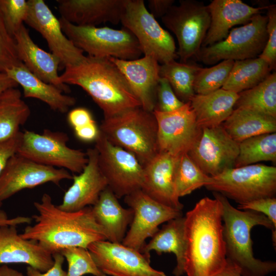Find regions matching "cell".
Segmentation results:
<instances>
[{
  "mask_svg": "<svg viewBox=\"0 0 276 276\" xmlns=\"http://www.w3.org/2000/svg\"><path fill=\"white\" fill-rule=\"evenodd\" d=\"M59 20L65 36L89 56L130 60L138 59L142 54L136 38L124 27L114 29L108 27L79 26L61 17Z\"/></svg>",
  "mask_w": 276,
  "mask_h": 276,
  "instance_id": "8992f818",
  "label": "cell"
},
{
  "mask_svg": "<svg viewBox=\"0 0 276 276\" xmlns=\"http://www.w3.org/2000/svg\"><path fill=\"white\" fill-rule=\"evenodd\" d=\"M67 121L74 129H75L94 122L95 120L88 109L83 107H77L68 112Z\"/></svg>",
  "mask_w": 276,
  "mask_h": 276,
  "instance_id": "bcb514c9",
  "label": "cell"
},
{
  "mask_svg": "<svg viewBox=\"0 0 276 276\" xmlns=\"http://www.w3.org/2000/svg\"><path fill=\"white\" fill-rule=\"evenodd\" d=\"M199 67L195 64L173 60L160 65L159 75L168 81L176 96L185 103L195 95L194 84Z\"/></svg>",
  "mask_w": 276,
  "mask_h": 276,
  "instance_id": "e575fe53",
  "label": "cell"
},
{
  "mask_svg": "<svg viewBox=\"0 0 276 276\" xmlns=\"http://www.w3.org/2000/svg\"><path fill=\"white\" fill-rule=\"evenodd\" d=\"M238 209L259 212L266 216L276 228V198L266 197L239 204Z\"/></svg>",
  "mask_w": 276,
  "mask_h": 276,
  "instance_id": "7bdbcfd3",
  "label": "cell"
},
{
  "mask_svg": "<svg viewBox=\"0 0 276 276\" xmlns=\"http://www.w3.org/2000/svg\"><path fill=\"white\" fill-rule=\"evenodd\" d=\"M262 161L276 162V133L254 136L239 145V154L234 167H241Z\"/></svg>",
  "mask_w": 276,
  "mask_h": 276,
  "instance_id": "836d02e7",
  "label": "cell"
},
{
  "mask_svg": "<svg viewBox=\"0 0 276 276\" xmlns=\"http://www.w3.org/2000/svg\"><path fill=\"white\" fill-rule=\"evenodd\" d=\"M0 276H25L22 273L6 264L0 266Z\"/></svg>",
  "mask_w": 276,
  "mask_h": 276,
  "instance_id": "f5cc1de1",
  "label": "cell"
},
{
  "mask_svg": "<svg viewBox=\"0 0 276 276\" xmlns=\"http://www.w3.org/2000/svg\"><path fill=\"white\" fill-rule=\"evenodd\" d=\"M121 22L134 35L144 55L161 64L177 58L173 37L148 11L143 0H126Z\"/></svg>",
  "mask_w": 276,
  "mask_h": 276,
  "instance_id": "8fae6325",
  "label": "cell"
},
{
  "mask_svg": "<svg viewBox=\"0 0 276 276\" xmlns=\"http://www.w3.org/2000/svg\"><path fill=\"white\" fill-rule=\"evenodd\" d=\"M239 145L221 125L202 128L199 139L188 154L205 174L215 176L234 168Z\"/></svg>",
  "mask_w": 276,
  "mask_h": 276,
  "instance_id": "e0dca14e",
  "label": "cell"
},
{
  "mask_svg": "<svg viewBox=\"0 0 276 276\" xmlns=\"http://www.w3.org/2000/svg\"><path fill=\"white\" fill-rule=\"evenodd\" d=\"M267 40L262 52L259 56L266 61L271 70L276 67V5H266Z\"/></svg>",
  "mask_w": 276,
  "mask_h": 276,
  "instance_id": "60d3db41",
  "label": "cell"
},
{
  "mask_svg": "<svg viewBox=\"0 0 276 276\" xmlns=\"http://www.w3.org/2000/svg\"><path fill=\"white\" fill-rule=\"evenodd\" d=\"M99 129L111 143L133 154L143 166L158 153L155 118L141 107L104 118Z\"/></svg>",
  "mask_w": 276,
  "mask_h": 276,
  "instance_id": "5b68a950",
  "label": "cell"
},
{
  "mask_svg": "<svg viewBox=\"0 0 276 276\" xmlns=\"http://www.w3.org/2000/svg\"><path fill=\"white\" fill-rule=\"evenodd\" d=\"M61 17L79 26L121 22L126 0H57Z\"/></svg>",
  "mask_w": 276,
  "mask_h": 276,
  "instance_id": "7402d4cb",
  "label": "cell"
},
{
  "mask_svg": "<svg viewBox=\"0 0 276 276\" xmlns=\"http://www.w3.org/2000/svg\"><path fill=\"white\" fill-rule=\"evenodd\" d=\"M22 133L20 131L10 140L0 142V176L8 160L16 153L21 142ZM2 203L0 201V210Z\"/></svg>",
  "mask_w": 276,
  "mask_h": 276,
  "instance_id": "ee69618b",
  "label": "cell"
},
{
  "mask_svg": "<svg viewBox=\"0 0 276 276\" xmlns=\"http://www.w3.org/2000/svg\"><path fill=\"white\" fill-rule=\"evenodd\" d=\"M212 276H242L240 268L227 259L225 267Z\"/></svg>",
  "mask_w": 276,
  "mask_h": 276,
  "instance_id": "f907efd6",
  "label": "cell"
},
{
  "mask_svg": "<svg viewBox=\"0 0 276 276\" xmlns=\"http://www.w3.org/2000/svg\"><path fill=\"white\" fill-rule=\"evenodd\" d=\"M205 187L239 204L275 197L276 167L258 164L228 169L211 176L210 181Z\"/></svg>",
  "mask_w": 276,
  "mask_h": 276,
  "instance_id": "52a82bcc",
  "label": "cell"
},
{
  "mask_svg": "<svg viewBox=\"0 0 276 276\" xmlns=\"http://www.w3.org/2000/svg\"><path fill=\"white\" fill-rule=\"evenodd\" d=\"M153 113L157 126L158 152L176 156L188 153L202 132L190 102L172 111L154 110Z\"/></svg>",
  "mask_w": 276,
  "mask_h": 276,
  "instance_id": "5bb4252c",
  "label": "cell"
},
{
  "mask_svg": "<svg viewBox=\"0 0 276 276\" xmlns=\"http://www.w3.org/2000/svg\"><path fill=\"white\" fill-rule=\"evenodd\" d=\"M185 272L212 276L227 262L223 234L222 205L217 198L201 199L185 216Z\"/></svg>",
  "mask_w": 276,
  "mask_h": 276,
  "instance_id": "7a4b0ae2",
  "label": "cell"
},
{
  "mask_svg": "<svg viewBox=\"0 0 276 276\" xmlns=\"http://www.w3.org/2000/svg\"><path fill=\"white\" fill-rule=\"evenodd\" d=\"M94 147L107 187L118 198L141 189L143 166L133 154L111 143L100 131Z\"/></svg>",
  "mask_w": 276,
  "mask_h": 276,
  "instance_id": "7c38bea8",
  "label": "cell"
},
{
  "mask_svg": "<svg viewBox=\"0 0 276 276\" xmlns=\"http://www.w3.org/2000/svg\"><path fill=\"white\" fill-rule=\"evenodd\" d=\"M29 10L25 22L46 40L51 53L65 68L78 64L86 57L63 32L57 18L43 0H28Z\"/></svg>",
  "mask_w": 276,
  "mask_h": 276,
  "instance_id": "ac0fdd59",
  "label": "cell"
},
{
  "mask_svg": "<svg viewBox=\"0 0 276 276\" xmlns=\"http://www.w3.org/2000/svg\"><path fill=\"white\" fill-rule=\"evenodd\" d=\"M207 6L211 21L201 48L222 40L233 27L246 24L266 8V5L250 6L241 0H213Z\"/></svg>",
  "mask_w": 276,
  "mask_h": 276,
  "instance_id": "d4e9b609",
  "label": "cell"
},
{
  "mask_svg": "<svg viewBox=\"0 0 276 276\" xmlns=\"http://www.w3.org/2000/svg\"><path fill=\"white\" fill-rule=\"evenodd\" d=\"M67 170L36 163L17 153L7 161L0 176V201L25 189L52 182L58 185L64 179H72Z\"/></svg>",
  "mask_w": 276,
  "mask_h": 276,
  "instance_id": "9a60e30c",
  "label": "cell"
},
{
  "mask_svg": "<svg viewBox=\"0 0 276 276\" xmlns=\"http://www.w3.org/2000/svg\"><path fill=\"white\" fill-rule=\"evenodd\" d=\"M238 95L234 109L249 110L276 118L275 72L258 85L239 93Z\"/></svg>",
  "mask_w": 276,
  "mask_h": 276,
  "instance_id": "d6a6232c",
  "label": "cell"
},
{
  "mask_svg": "<svg viewBox=\"0 0 276 276\" xmlns=\"http://www.w3.org/2000/svg\"><path fill=\"white\" fill-rule=\"evenodd\" d=\"M185 103L174 93L168 81L160 77L156 91V104L154 110L170 112L181 107Z\"/></svg>",
  "mask_w": 276,
  "mask_h": 276,
  "instance_id": "b9f144b4",
  "label": "cell"
},
{
  "mask_svg": "<svg viewBox=\"0 0 276 276\" xmlns=\"http://www.w3.org/2000/svg\"><path fill=\"white\" fill-rule=\"evenodd\" d=\"M185 217L172 219L163 225L145 243L141 252L150 257V252L155 251L158 255L173 253L176 260L173 269L174 276H181L185 272L186 241L184 233Z\"/></svg>",
  "mask_w": 276,
  "mask_h": 276,
  "instance_id": "f1b7e54d",
  "label": "cell"
},
{
  "mask_svg": "<svg viewBox=\"0 0 276 276\" xmlns=\"http://www.w3.org/2000/svg\"><path fill=\"white\" fill-rule=\"evenodd\" d=\"M222 205L223 234L226 259L237 265L242 276H266L276 270V263L256 258L252 250L251 230L256 225L271 230L273 245H276V228L262 213L241 211L234 208L221 194L213 192Z\"/></svg>",
  "mask_w": 276,
  "mask_h": 276,
  "instance_id": "277c9868",
  "label": "cell"
},
{
  "mask_svg": "<svg viewBox=\"0 0 276 276\" xmlns=\"http://www.w3.org/2000/svg\"><path fill=\"white\" fill-rule=\"evenodd\" d=\"M5 73L21 86L25 98L38 99L54 111L66 113L76 102L74 97L64 94L54 85L37 78L22 63L6 70Z\"/></svg>",
  "mask_w": 276,
  "mask_h": 276,
  "instance_id": "484cf974",
  "label": "cell"
},
{
  "mask_svg": "<svg viewBox=\"0 0 276 276\" xmlns=\"http://www.w3.org/2000/svg\"><path fill=\"white\" fill-rule=\"evenodd\" d=\"M77 138L84 142L95 141L98 137L100 129L95 121L81 127L74 129Z\"/></svg>",
  "mask_w": 276,
  "mask_h": 276,
  "instance_id": "c3c4849f",
  "label": "cell"
},
{
  "mask_svg": "<svg viewBox=\"0 0 276 276\" xmlns=\"http://www.w3.org/2000/svg\"><path fill=\"white\" fill-rule=\"evenodd\" d=\"M267 21L266 16L256 14L246 24L232 28L222 40L201 48L196 57L205 64L215 65L259 57L267 40Z\"/></svg>",
  "mask_w": 276,
  "mask_h": 276,
  "instance_id": "9c48e42d",
  "label": "cell"
},
{
  "mask_svg": "<svg viewBox=\"0 0 276 276\" xmlns=\"http://www.w3.org/2000/svg\"><path fill=\"white\" fill-rule=\"evenodd\" d=\"M177 156L158 152L143 166L144 178L141 190L155 201L170 208L182 210L183 205L177 196L174 173Z\"/></svg>",
  "mask_w": 276,
  "mask_h": 276,
  "instance_id": "44dd1931",
  "label": "cell"
},
{
  "mask_svg": "<svg viewBox=\"0 0 276 276\" xmlns=\"http://www.w3.org/2000/svg\"><path fill=\"white\" fill-rule=\"evenodd\" d=\"M124 201L133 211V216L122 243L140 251L145 240L153 236L159 225L182 216L181 210L155 201L141 189L125 196Z\"/></svg>",
  "mask_w": 276,
  "mask_h": 276,
  "instance_id": "4fadbf2b",
  "label": "cell"
},
{
  "mask_svg": "<svg viewBox=\"0 0 276 276\" xmlns=\"http://www.w3.org/2000/svg\"><path fill=\"white\" fill-rule=\"evenodd\" d=\"M18 84L6 73H0V97L8 89L17 87Z\"/></svg>",
  "mask_w": 276,
  "mask_h": 276,
  "instance_id": "816d5d0a",
  "label": "cell"
},
{
  "mask_svg": "<svg viewBox=\"0 0 276 276\" xmlns=\"http://www.w3.org/2000/svg\"><path fill=\"white\" fill-rule=\"evenodd\" d=\"M31 114L17 87L6 90L0 97V142L15 136Z\"/></svg>",
  "mask_w": 276,
  "mask_h": 276,
  "instance_id": "4dcf8cb0",
  "label": "cell"
},
{
  "mask_svg": "<svg viewBox=\"0 0 276 276\" xmlns=\"http://www.w3.org/2000/svg\"><path fill=\"white\" fill-rule=\"evenodd\" d=\"M87 163L82 171L73 175V183L65 192L61 203L58 205L66 212H76L94 205L102 192L107 187L105 178L98 164V153L94 147L86 152Z\"/></svg>",
  "mask_w": 276,
  "mask_h": 276,
  "instance_id": "d6986e66",
  "label": "cell"
},
{
  "mask_svg": "<svg viewBox=\"0 0 276 276\" xmlns=\"http://www.w3.org/2000/svg\"><path fill=\"white\" fill-rule=\"evenodd\" d=\"M109 58L124 76L141 107L153 112L156 104V91L160 78L159 62L147 55L130 60Z\"/></svg>",
  "mask_w": 276,
  "mask_h": 276,
  "instance_id": "ffe728a7",
  "label": "cell"
},
{
  "mask_svg": "<svg viewBox=\"0 0 276 276\" xmlns=\"http://www.w3.org/2000/svg\"><path fill=\"white\" fill-rule=\"evenodd\" d=\"M68 141L63 132L44 129L38 133L26 130L16 153L41 165L79 174L87 163L86 153L69 147Z\"/></svg>",
  "mask_w": 276,
  "mask_h": 276,
  "instance_id": "ba28073f",
  "label": "cell"
},
{
  "mask_svg": "<svg viewBox=\"0 0 276 276\" xmlns=\"http://www.w3.org/2000/svg\"><path fill=\"white\" fill-rule=\"evenodd\" d=\"M91 208L97 222L106 233L107 240L122 243L133 219L132 209L123 208L108 187L102 192Z\"/></svg>",
  "mask_w": 276,
  "mask_h": 276,
  "instance_id": "4316f807",
  "label": "cell"
},
{
  "mask_svg": "<svg viewBox=\"0 0 276 276\" xmlns=\"http://www.w3.org/2000/svg\"><path fill=\"white\" fill-rule=\"evenodd\" d=\"M222 126L231 138L239 143L254 136L275 133L276 118L249 110L236 108Z\"/></svg>",
  "mask_w": 276,
  "mask_h": 276,
  "instance_id": "f546056e",
  "label": "cell"
},
{
  "mask_svg": "<svg viewBox=\"0 0 276 276\" xmlns=\"http://www.w3.org/2000/svg\"><path fill=\"white\" fill-rule=\"evenodd\" d=\"M34 205L38 212L32 217L35 223L27 226L20 235L25 239L38 242L52 255L67 247L87 248L92 243L107 240L91 206L76 212L64 211L55 205L47 193Z\"/></svg>",
  "mask_w": 276,
  "mask_h": 276,
  "instance_id": "6da1fadb",
  "label": "cell"
},
{
  "mask_svg": "<svg viewBox=\"0 0 276 276\" xmlns=\"http://www.w3.org/2000/svg\"><path fill=\"white\" fill-rule=\"evenodd\" d=\"M271 71L269 64L259 57L235 61L222 88L239 94L261 83Z\"/></svg>",
  "mask_w": 276,
  "mask_h": 276,
  "instance_id": "1f68e13d",
  "label": "cell"
},
{
  "mask_svg": "<svg viewBox=\"0 0 276 276\" xmlns=\"http://www.w3.org/2000/svg\"><path fill=\"white\" fill-rule=\"evenodd\" d=\"M68 264L66 276H107L97 266L87 248L81 247H70L60 251Z\"/></svg>",
  "mask_w": 276,
  "mask_h": 276,
  "instance_id": "74e56055",
  "label": "cell"
},
{
  "mask_svg": "<svg viewBox=\"0 0 276 276\" xmlns=\"http://www.w3.org/2000/svg\"><path fill=\"white\" fill-rule=\"evenodd\" d=\"M164 25L176 36L180 62L187 63L196 57L210 27V14L202 2L180 0L161 18Z\"/></svg>",
  "mask_w": 276,
  "mask_h": 276,
  "instance_id": "30bf717a",
  "label": "cell"
},
{
  "mask_svg": "<svg viewBox=\"0 0 276 276\" xmlns=\"http://www.w3.org/2000/svg\"><path fill=\"white\" fill-rule=\"evenodd\" d=\"M32 218L26 216H17L9 218L7 214L0 210V227L3 226H17L23 224H30Z\"/></svg>",
  "mask_w": 276,
  "mask_h": 276,
  "instance_id": "681fc988",
  "label": "cell"
},
{
  "mask_svg": "<svg viewBox=\"0 0 276 276\" xmlns=\"http://www.w3.org/2000/svg\"><path fill=\"white\" fill-rule=\"evenodd\" d=\"M234 61L223 60L210 67H199L196 75L194 89L196 95H206L221 88L227 80Z\"/></svg>",
  "mask_w": 276,
  "mask_h": 276,
  "instance_id": "8d00e7d4",
  "label": "cell"
},
{
  "mask_svg": "<svg viewBox=\"0 0 276 276\" xmlns=\"http://www.w3.org/2000/svg\"><path fill=\"white\" fill-rule=\"evenodd\" d=\"M238 94L220 88L206 95H194L189 100L197 125L201 129L216 127L233 112Z\"/></svg>",
  "mask_w": 276,
  "mask_h": 276,
  "instance_id": "83f0119b",
  "label": "cell"
},
{
  "mask_svg": "<svg viewBox=\"0 0 276 276\" xmlns=\"http://www.w3.org/2000/svg\"><path fill=\"white\" fill-rule=\"evenodd\" d=\"M14 39L18 57L31 73L63 93L70 91L68 85L62 83L60 80L58 73L61 68L59 59L52 53L39 47L31 38L24 25L15 33Z\"/></svg>",
  "mask_w": 276,
  "mask_h": 276,
  "instance_id": "cb8c5ba5",
  "label": "cell"
},
{
  "mask_svg": "<svg viewBox=\"0 0 276 276\" xmlns=\"http://www.w3.org/2000/svg\"><path fill=\"white\" fill-rule=\"evenodd\" d=\"M28 10V1L0 0V17L13 37L24 25Z\"/></svg>",
  "mask_w": 276,
  "mask_h": 276,
  "instance_id": "f35d334b",
  "label": "cell"
},
{
  "mask_svg": "<svg viewBox=\"0 0 276 276\" xmlns=\"http://www.w3.org/2000/svg\"><path fill=\"white\" fill-rule=\"evenodd\" d=\"M22 63L17 53L14 37L9 33L0 17V73Z\"/></svg>",
  "mask_w": 276,
  "mask_h": 276,
  "instance_id": "ab89813d",
  "label": "cell"
},
{
  "mask_svg": "<svg viewBox=\"0 0 276 276\" xmlns=\"http://www.w3.org/2000/svg\"><path fill=\"white\" fill-rule=\"evenodd\" d=\"M53 255L54 264L48 271L44 272L33 268L31 266L27 267V276H66L67 272L63 270L62 265L64 258L60 253L57 252Z\"/></svg>",
  "mask_w": 276,
  "mask_h": 276,
  "instance_id": "f6af8a7d",
  "label": "cell"
},
{
  "mask_svg": "<svg viewBox=\"0 0 276 276\" xmlns=\"http://www.w3.org/2000/svg\"><path fill=\"white\" fill-rule=\"evenodd\" d=\"M24 263L44 272L54 264L52 254L38 242L22 238L16 226L0 227V265Z\"/></svg>",
  "mask_w": 276,
  "mask_h": 276,
  "instance_id": "603a6c76",
  "label": "cell"
},
{
  "mask_svg": "<svg viewBox=\"0 0 276 276\" xmlns=\"http://www.w3.org/2000/svg\"><path fill=\"white\" fill-rule=\"evenodd\" d=\"M174 3V0H149L148 10L155 18H162Z\"/></svg>",
  "mask_w": 276,
  "mask_h": 276,
  "instance_id": "7dc6e473",
  "label": "cell"
},
{
  "mask_svg": "<svg viewBox=\"0 0 276 276\" xmlns=\"http://www.w3.org/2000/svg\"><path fill=\"white\" fill-rule=\"evenodd\" d=\"M210 180L211 176L205 174L188 153L177 157L174 173V183L176 193L179 198L205 187Z\"/></svg>",
  "mask_w": 276,
  "mask_h": 276,
  "instance_id": "d590c367",
  "label": "cell"
},
{
  "mask_svg": "<svg viewBox=\"0 0 276 276\" xmlns=\"http://www.w3.org/2000/svg\"><path fill=\"white\" fill-rule=\"evenodd\" d=\"M87 249L107 276H167L151 266L150 257L122 243L99 241Z\"/></svg>",
  "mask_w": 276,
  "mask_h": 276,
  "instance_id": "2e32d148",
  "label": "cell"
},
{
  "mask_svg": "<svg viewBox=\"0 0 276 276\" xmlns=\"http://www.w3.org/2000/svg\"><path fill=\"white\" fill-rule=\"evenodd\" d=\"M65 84L78 85L102 110L104 118L141 107L124 76L109 58L89 56L59 76Z\"/></svg>",
  "mask_w": 276,
  "mask_h": 276,
  "instance_id": "3957f363",
  "label": "cell"
}]
</instances>
